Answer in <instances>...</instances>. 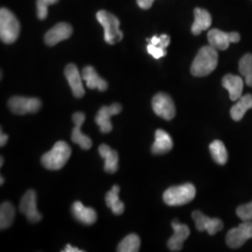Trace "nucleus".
<instances>
[{"label":"nucleus","instance_id":"nucleus-34","mask_svg":"<svg viewBox=\"0 0 252 252\" xmlns=\"http://www.w3.org/2000/svg\"><path fill=\"white\" fill-rule=\"evenodd\" d=\"M63 252H81L82 251L81 250H79L78 248H75V247H72L71 245H69V244H67L66 246H65V248L63 249Z\"/></svg>","mask_w":252,"mask_h":252},{"label":"nucleus","instance_id":"nucleus-27","mask_svg":"<svg viewBox=\"0 0 252 252\" xmlns=\"http://www.w3.org/2000/svg\"><path fill=\"white\" fill-rule=\"evenodd\" d=\"M140 248V239L135 234H128L118 246L117 252H136Z\"/></svg>","mask_w":252,"mask_h":252},{"label":"nucleus","instance_id":"nucleus-33","mask_svg":"<svg viewBox=\"0 0 252 252\" xmlns=\"http://www.w3.org/2000/svg\"><path fill=\"white\" fill-rule=\"evenodd\" d=\"M8 139H9L8 135L4 134L3 131L1 130V133H0V146H1V147H4V146L6 145V143H7Z\"/></svg>","mask_w":252,"mask_h":252},{"label":"nucleus","instance_id":"nucleus-22","mask_svg":"<svg viewBox=\"0 0 252 252\" xmlns=\"http://www.w3.org/2000/svg\"><path fill=\"white\" fill-rule=\"evenodd\" d=\"M100 156L104 158L105 165L104 169L107 173L113 174L118 170V162H119V155L116 151L111 150V148L106 144L100 145L98 148Z\"/></svg>","mask_w":252,"mask_h":252},{"label":"nucleus","instance_id":"nucleus-23","mask_svg":"<svg viewBox=\"0 0 252 252\" xmlns=\"http://www.w3.org/2000/svg\"><path fill=\"white\" fill-rule=\"evenodd\" d=\"M251 108H252V95L248 94L241 96L236 101V104L232 107L230 110L231 117L235 122H239L243 119L246 112Z\"/></svg>","mask_w":252,"mask_h":252},{"label":"nucleus","instance_id":"nucleus-19","mask_svg":"<svg viewBox=\"0 0 252 252\" xmlns=\"http://www.w3.org/2000/svg\"><path fill=\"white\" fill-rule=\"evenodd\" d=\"M81 77L86 81V85L89 89H98L100 92L108 89V82L99 77L95 69L91 65H87L83 68Z\"/></svg>","mask_w":252,"mask_h":252},{"label":"nucleus","instance_id":"nucleus-5","mask_svg":"<svg viewBox=\"0 0 252 252\" xmlns=\"http://www.w3.org/2000/svg\"><path fill=\"white\" fill-rule=\"evenodd\" d=\"M195 194V187L190 183H186L180 186H174L166 189L163 193L162 198L166 205L176 207L188 204L194 199Z\"/></svg>","mask_w":252,"mask_h":252},{"label":"nucleus","instance_id":"nucleus-3","mask_svg":"<svg viewBox=\"0 0 252 252\" xmlns=\"http://www.w3.org/2000/svg\"><path fill=\"white\" fill-rule=\"evenodd\" d=\"M96 19L104 28V38L107 43L113 45L123 39L124 34L120 30V21L115 15L107 10H99L96 13Z\"/></svg>","mask_w":252,"mask_h":252},{"label":"nucleus","instance_id":"nucleus-14","mask_svg":"<svg viewBox=\"0 0 252 252\" xmlns=\"http://www.w3.org/2000/svg\"><path fill=\"white\" fill-rule=\"evenodd\" d=\"M72 27L67 23H59L51 28L44 36L45 43L48 46L56 45L60 41L67 39L72 35Z\"/></svg>","mask_w":252,"mask_h":252},{"label":"nucleus","instance_id":"nucleus-25","mask_svg":"<svg viewBox=\"0 0 252 252\" xmlns=\"http://www.w3.org/2000/svg\"><path fill=\"white\" fill-rule=\"evenodd\" d=\"M15 217V208L9 202H4L0 207V229L5 230L11 226Z\"/></svg>","mask_w":252,"mask_h":252},{"label":"nucleus","instance_id":"nucleus-11","mask_svg":"<svg viewBox=\"0 0 252 252\" xmlns=\"http://www.w3.org/2000/svg\"><path fill=\"white\" fill-rule=\"evenodd\" d=\"M20 211L27 217V220L32 223H36L41 220L42 216L36 208V194L35 190L29 189L25 193V195L21 200Z\"/></svg>","mask_w":252,"mask_h":252},{"label":"nucleus","instance_id":"nucleus-1","mask_svg":"<svg viewBox=\"0 0 252 252\" xmlns=\"http://www.w3.org/2000/svg\"><path fill=\"white\" fill-rule=\"evenodd\" d=\"M219 55L212 46H204L199 50L190 66V73L194 77H206L216 69Z\"/></svg>","mask_w":252,"mask_h":252},{"label":"nucleus","instance_id":"nucleus-32","mask_svg":"<svg viewBox=\"0 0 252 252\" xmlns=\"http://www.w3.org/2000/svg\"><path fill=\"white\" fill-rule=\"evenodd\" d=\"M154 0H136V3L139 8L142 9H149L153 6Z\"/></svg>","mask_w":252,"mask_h":252},{"label":"nucleus","instance_id":"nucleus-26","mask_svg":"<svg viewBox=\"0 0 252 252\" xmlns=\"http://www.w3.org/2000/svg\"><path fill=\"white\" fill-rule=\"evenodd\" d=\"M209 151L212 158L217 163L220 165L225 164L228 160V153L223 142L220 140H214L209 146Z\"/></svg>","mask_w":252,"mask_h":252},{"label":"nucleus","instance_id":"nucleus-35","mask_svg":"<svg viewBox=\"0 0 252 252\" xmlns=\"http://www.w3.org/2000/svg\"><path fill=\"white\" fill-rule=\"evenodd\" d=\"M3 183H4V179H3V177L1 176V182H0V185H3Z\"/></svg>","mask_w":252,"mask_h":252},{"label":"nucleus","instance_id":"nucleus-31","mask_svg":"<svg viewBox=\"0 0 252 252\" xmlns=\"http://www.w3.org/2000/svg\"><path fill=\"white\" fill-rule=\"evenodd\" d=\"M147 51L155 59H160V58H162V57L166 55V51L164 49H162L159 46L153 45L152 43L148 44Z\"/></svg>","mask_w":252,"mask_h":252},{"label":"nucleus","instance_id":"nucleus-9","mask_svg":"<svg viewBox=\"0 0 252 252\" xmlns=\"http://www.w3.org/2000/svg\"><path fill=\"white\" fill-rule=\"evenodd\" d=\"M153 111L159 117L166 121H170L176 115V107L171 97L164 94L159 93L153 98Z\"/></svg>","mask_w":252,"mask_h":252},{"label":"nucleus","instance_id":"nucleus-7","mask_svg":"<svg viewBox=\"0 0 252 252\" xmlns=\"http://www.w3.org/2000/svg\"><path fill=\"white\" fill-rule=\"evenodd\" d=\"M10 111L17 115H25L27 113H36L41 108V102L35 97L13 96L9 100Z\"/></svg>","mask_w":252,"mask_h":252},{"label":"nucleus","instance_id":"nucleus-36","mask_svg":"<svg viewBox=\"0 0 252 252\" xmlns=\"http://www.w3.org/2000/svg\"><path fill=\"white\" fill-rule=\"evenodd\" d=\"M3 162H4V159H3V157H1V163H0V166H2V165H3Z\"/></svg>","mask_w":252,"mask_h":252},{"label":"nucleus","instance_id":"nucleus-29","mask_svg":"<svg viewBox=\"0 0 252 252\" xmlns=\"http://www.w3.org/2000/svg\"><path fill=\"white\" fill-rule=\"evenodd\" d=\"M59 0H37L36 9L37 17L39 20H45L48 16V7L57 3Z\"/></svg>","mask_w":252,"mask_h":252},{"label":"nucleus","instance_id":"nucleus-28","mask_svg":"<svg viewBox=\"0 0 252 252\" xmlns=\"http://www.w3.org/2000/svg\"><path fill=\"white\" fill-rule=\"evenodd\" d=\"M239 71L248 86L252 87V54H247L239 61Z\"/></svg>","mask_w":252,"mask_h":252},{"label":"nucleus","instance_id":"nucleus-21","mask_svg":"<svg viewBox=\"0 0 252 252\" xmlns=\"http://www.w3.org/2000/svg\"><path fill=\"white\" fill-rule=\"evenodd\" d=\"M173 148L171 136L162 129L155 132V141L152 147L153 154H164L170 152Z\"/></svg>","mask_w":252,"mask_h":252},{"label":"nucleus","instance_id":"nucleus-2","mask_svg":"<svg viewBox=\"0 0 252 252\" xmlns=\"http://www.w3.org/2000/svg\"><path fill=\"white\" fill-rule=\"evenodd\" d=\"M71 149L67 143L58 141L53 149L41 157V163L49 170H59L71 156Z\"/></svg>","mask_w":252,"mask_h":252},{"label":"nucleus","instance_id":"nucleus-17","mask_svg":"<svg viewBox=\"0 0 252 252\" xmlns=\"http://www.w3.org/2000/svg\"><path fill=\"white\" fill-rule=\"evenodd\" d=\"M71 212L74 218L84 225L94 224L97 219L95 210L92 207H84L80 201H77L73 204Z\"/></svg>","mask_w":252,"mask_h":252},{"label":"nucleus","instance_id":"nucleus-10","mask_svg":"<svg viewBox=\"0 0 252 252\" xmlns=\"http://www.w3.org/2000/svg\"><path fill=\"white\" fill-rule=\"evenodd\" d=\"M191 217L195 221V227L199 232L207 231L210 235H214L223 229V222L218 218H209L201 211L195 210Z\"/></svg>","mask_w":252,"mask_h":252},{"label":"nucleus","instance_id":"nucleus-30","mask_svg":"<svg viewBox=\"0 0 252 252\" xmlns=\"http://www.w3.org/2000/svg\"><path fill=\"white\" fill-rule=\"evenodd\" d=\"M236 215L243 221L252 220V201L249 204L242 205L236 208Z\"/></svg>","mask_w":252,"mask_h":252},{"label":"nucleus","instance_id":"nucleus-13","mask_svg":"<svg viewBox=\"0 0 252 252\" xmlns=\"http://www.w3.org/2000/svg\"><path fill=\"white\" fill-rule=\"evenodd\" d=\"M172 228L174 230V234L169 238L167 247L171 252H180L184 241L189 237V227L186 224L180 223L178 220H174L172 221Z\"/></svg>","mask_w":252,"mask_h":252},{"label":"nucleus","instance_id":"nucleus-8","mask_svg":"<svg viewBox=\"0 0 252 252\" xmlns=\"http://www.w3.org/2000/svg\"><path fill=\"white\" fill-rule=\"evenodd\" d=\"M207 39L209 45L217 50L225 51L231 43H237L240 40V35L237 32L226 33L219 29H211L207 33Z\"/></svg>","mask_w":252,"mask_h":252},{"label":"nucleus","instance_id":"nucleus-16","mask_svg":"<svg viewBox=\"0 0 252 252\" xmlns=\"http://www.w3.org/2000/svg\"><path fill=\"white\" fill-rule=\"evenodd\" d=\"M64 76L72 90L73 95L76 98H81L84 95L85 91L81 81L82 77L80 75L78 67L73 63L67 64L64 69Z\"/></svg>","mask_w":252,"mask_h":252},{"label":"nucleus","instance_id":"nucleus-15","mask_svg":"<svg viewBox=\"0 0 252 252\" xmlns=\"http://www.w3.org/2000/svg\"><path fill=\"white\" fill-rule=\"evenodd\" d=\"M73 123L75 124L71 135V139L75 144L79 145L82 150H90L92 147V140L87 135L81 133V126L85 121V115L82 112H76L72 116Z\"/></svg>","mask_w":252,"mask_h":252},{"label":"nucleus","instance_id":"nucleus-6","mask_svg":"<svg viewBox=\"0 0 252 252\" xmlns=\"http://www.w3.org/2000/svg\"><path fill=\"white\" fill-rule=\"evenodd\" d=\"M251 238H252V220H247L227 233L226 243L231 249H239Z\"/></svg>","mask_w":252,"mask_h":252},{"label":"nucleus","instance_id":"nucleus-4","mask_svg":"<svg viewBox=\"0 0 252 252\" xmlns=\"http://www.w3.org/2000/svg\"><path fill=\"white\" fill-rule=\"evenodd\" d=\"M20 34V23L15 15L6 8L0 9V38L5 44L16 41Z\"/></svg>","mask_w":252,"mask_h":252},{"label":"nucleus","instance_id":"nucleus-20","mask_svg":"<svg viewBox=\"0 0 252 252\" xmlns=\"http://www.w3.org/2000/svg\"><path fill=\"white\" fill-rule=\"evenodd\" d=\"M194 23L191 27V33L194 36H198L203 31H206L212 24V18L207 9L196 8L193 11Z\"/></svg>","mask_w":252,"mask_h":252},{"label":"nucleus","instance_id":"nucleus-12","mask_svg":"<svg viewBox=\"0 0 252 252\" xmlns=\"http://www.w3.org/2000/svg\"><path fill=\"white\" fill-rule=\"evenodd\" d=\"M122 111V106L118 103H114L110 106H104L100 108L95 116V123L99 126L100 131L103 134H107L111 132L112 124L110 122V118L117 115Z\"/></svg>","mask_w":252,"mask_h":252},{"label":"nucleus","instance_id":"nucleus-24","mask_svg":"<svg viewBox=\"0 0 252 252\" xmlns=\"http://www.w3.org/2000/svg\"><path fill=\"white\" fill-rule=\"evenodd\" d=\"M119 192L120 187L118 185H114L106 194V204L115 215H121L125 211V205L119 198Z\"/></svg>","mask_w":252,"mask_h":252},{"label":"nucleus","instance_id":"nucleus-18","mask_svg":"<svg viewBox=\"0 0 252 252\" xmlns=\"http://www.w3.org/2000/svg\"><path fill=\"white\" fill-rule=\"evenodd\" d=\"M222 86L229 92L230 99L237 101L242 96L244 82L241 77L232 74L225 75L222 79Z\"/></svg>","mask_w":252,"mask_h":252}]
</instances>
